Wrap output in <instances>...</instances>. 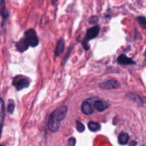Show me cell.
I'll list each match as a JSON object with an SVG mask.
<instances>
[{
	"label": "cell",
	"instance_id": "cell-1",
	"mask_svg": "<svg viewBox=\"0 0 146 146\" xmlns=\"http://www.w3.org/2000/svg\"><path fill=\"white\" fill-rule=\"evenodd\" d=\"M67 111H68L67 106L63 105L59 108L54 110L50 115L48 124V127L50 131L52 133H56L59 130L60 126H61V122L65 118Z\"/></svg>",
	"mask_w": 146,
	"mask_h": 146
},
{
	"label": "cell",
	"instance_id": "cell-2",
	"mask_svg": "<svg viewBox=\"0 0 146 146\" xmlns=\"http://www.w3.org/2000/svg\"><path fill=\"white\" fill-rule=\"evenodd\" d=\"M100 31V27L98 25H95L92 28H90L87 30L86 37L82 42L83 47L86 50H88L89 49V45H88V41L91 40L96 38L98 35V33Z\"/></svg>",
	"mask_w": 146,
	"mask_h": 146
},
{
	"label": "cell",
	"instance_id": "cell-3",
	"mask_svg": "<svg viewBox=\"0 0 146 146\" xmlns=\"http://www.w3.org/2000/svg\"><path fill=\"white\" fill-rule=\"evenodd\" d=\"M24 39L28 43V44L31 47H36L39 43L38 37L36 35V31L34 29H29L27 30L24 33Z\"/></svg>",
	"mask_w": 146,
	"mask_h": 146
},
{
	"label": "cell",
	"instance_id": "cell-4",
	"mask_svg": "<svg viewBox=\"0 0 146 146\" xmlns=\"http://www.w3.org/2000/svg\"><path fill=\"white\" fill-rule=\"evenodd\" d=\"M12 84L17 90H21L29 86V80L27 77L18 75L14 77L12 81Z\"/></svg>",
	"mask_w": 146,
	"mask_h": 146
},
{
	"label": "cell",
	"instance_id": "cell-5",
	"mask_svg": "<svg viewBox=\"0 0 146 146\" xmlns=\"http://www.w3.org/2000/svg\"><path fill=\"white\" fill-rule=\"evenodd\" d=\"M94 108L92 104V99H88L83 102L81 104V111L85 115H91L94 113Z\"/></svg>",
	"mask_w": 146,
	"mask_h": 146
},
{
	"label": "cell",
	"instance_id": "cell-6",
	"mask_svg": "<svg viewBox=\"0 0 146 146\" xmlns=\"http://www.w3.org/2000/svg\"><path fill=\"white\" fill-rule=\"evenodd\" d=\"M120 87V83L117 80H109L100 84V87L104 90H111V89H117Z\"/></svg>",
	"mask_w": 146,
	"mask_h": 146
},
{
	"label": "cell",
	"instance_id": "cell-7",
	"mask_svg": "<svg viewBox=\"0 0 146 146\" xmlns=\"http://www.w3.org/2000/svg\"><path fill=\"white\" fill-rule=\"evenodd\" d=\"M0 7H1V16L2 18V21H1V26L4 27V24L7 19L9 17V12L7 10L6 8V4L5 0H1L0 1Z\"/></svg>",
	"mask_w": 146,
	"mask_h": 146
},
{
	"label": "cell",
	"instance_id": "cell-8",
	"mask_svg": "<svg viewBox=\"0 0 146 146\" xmlns=\"http://www.w3.org/2000/svg\"><path fill=\"white\" fill-rule=\"evenodd\" d=\"M108 106H109L108 103L105 101H103V100H96L94 103V108L98 112L104 111L108 108Z\"/></svg>",
	"mask_w": 146,
	"mask_h": 146
},
{
	"label": "cell",
	"instance_id": "cell-9",
	"mask_svg": "<svg viewBox=\"0 0 146 146\" xmlns=\"http://www.w3.org/2000/svg\"><path fill=\"white\" fill-rule=\"evenodd\" d=\"M118 62L122 65H128V64H135V62L131 58L127 57L125 54H122L118 57Z\"/></svg>",
	"mask_w": 146,
	"mask_h": 146
},
{
	"label": "cell",
	"instance_id": "cell-10",
	"mask_svg": "<svg viewBox=\"0 0 146 146\" xmlns=\"http://www.w3.org/2000/svg\"><path fill=\"white\" fill-rule=\"evenodd\" d=\"M64 47H65V42L63 38H61L58 42H57L56 47L55 49V56L56 57H58L61 54H63L64 50Z\"/></svg>",
	"mask_w": 146,
	"mask_h": 146
},
{
	"label": "cell",
	"instance_id": "cell-11",
	"mask_svg": "<svg viewBox=\"0 0 146 146\" xmlns=\"http://www.w3.org/2000/svg\"><path fill=\"white\" fill-rule=\"evenodd\" d=\"M29 47V45L28 43L27 42L24 38H22L16 44V47H17V50L20 52H25L28 49Z\"/></svg>",
	"mask_w": 146,
	"mask_h": 146
},
{
	"label": "cell",
	"instance_id": "cell-12",
	"mask_svg": "<svg viewBox=\"0 0 146 146\" xmlns=\"http://www.w3.org/2000/svg\"><path fill=\"white\" fill-rule=\"evenodd\" d=\"M129 140V135L128 133H122L118 136V142L121 145H125Z\"/></svg>",
	"mask_w": 146,
	"mask_h": 146
},
{
	"label": "cell",
	"instance_id": "cell-13",
	"mask_svg": "<svg viewBox=\"0 0 146 146\" xmlns=\"http://www.w3.org/2000/svg\"><path fill=\"white\" fill-rule=\"evenodd\" d=\"M88 127L91 131L92 132H96L101 129V125L98 123L94 121H91L88 123Z\"/></svg>",
	"mask_w": 146,
	"mask_h": 146
},
{
	"label": "cell",
	"instance_id": "cell-14",
	"mask_svg": "<svg viewBox=\"0 0 146 146\" xmlns=\"http://www.w3.org/2000/svg\"><path fill=\"white\" fill-rule=\"evenodd\" d=\"M137 21H138L140 25L144 29H146V17L144 16H139L137 17Z\"/></svg>",
	"mask_w": 146,
	"mask_h": 146
},
{
	"label": "cell",
	"instance_id": "cell-15",
	"mask_svg": "<svg viewBox=\"0 0 146 146\" xmlns=\"http://www.w3.org/2000/svg\"><path fill=\"white\" fill-rule=\"evenodd\" d=\"M14 108H15V104H14V102L13 101H10L9 102L8 106H7V111H8V113H10V114H12L14 113Z\"/></svg>",
	"mask_w": 146,
	"mask_h": 146
},
{
	"label": "cell",
	"instance_id": "cell-16",
	"mask_svg": "<svg viewBox=\"0 0 146 146\" xmlns=\"http://www.w3.org/2000/svg\"><path fill=\"white\" fill-rule=\"evenodd\" d=\"M76 129L80 133H83L85 130V126L81 122L77 120L76 121Z\"/></svg>",
	"mask_w": 146,
	"mask_h": 146
},
{
	"label": "cell",
	"instance_id": "cell-17",
	"mask_svg": "<svg viewBox=\"0 0 146 146\" xmlns=\"http://www.w3.org/2000/svg\"><path fill=\"white\" fill-rule=\"evenodd\" d=\"M4 117V101L1 99V123H3Z\"/></svg>",
	"mask_w": 146,
	"mask_h": 146
},
{
	"label": "cell",
	"instance_id": "cell-18",
	"mask_svg": "<svg viewBox=\"0 0 146 146\" xmlns=\"http://www.w3.org/2000/svg\"><path fill=\"white\" fill-rule=\"evenodd\" d=\"M76 138L74 137H70L68 140V146H75L76 145Z\"/></svg>",
	"mask_w": 146,
	"mask_h": 146
},
{
	"label": "cell",
	"instance_id": "cell-19",
	"mask_svg": "<svg viewBox=\"0 0 146 146\" xmlns=\"http://www.w3.org/2000/svg\"><path fill=\"white\" fill-rule=\"evenodd\" d=\"M51 4H52L53 6H56L57 4H58V0H51Z\"/></svg>",
	"mask_w": 146,
	"mask_h": 146
},
{
	"label": "cell",
	"instance_id": "cell-20",
	"mask_svg": "<svg viewBox=\"0 0 146 146\" xmlns=\"http://www.w3.org/2000/svg\"><path fill=\"white\" fill-rule=\"evenodd\" d=\"M137 145V143L135 141H132L131 143V144H130L129 146H135Z\"/></svg>",
	"mask_w": 146,
	"mask_h": 146
},
{
	"label": "cell",
	"instance_id": "cell-21",
	"mask_svg": "<svg viewBox=\"0 0 146 146\" xmlns=\"http://www.w3.org/2000/svg\"><path fill=\"white\" fill-rule=\"evenodd\" d=\"M145 61H146V49H145Z\"/></svg>",
	"mask_w": 146,
	"mask_h": 146
},
{
	"label": "cell",
	"instance_id": "cell-22",
	"mask_svg": "<svg viewBox=\"0 0 146 146\" xmlns=\"http://www.w3.org/2000/svg\"><path fill=\"white\" fill-rule=\"evenodd\" d=\"M1 146H4V145H1Z\"/></svg>",
	"mask_w": 146,
	"mask_h": 146
},
{
	"label": "cell",
	"instance_id": "cell-23",
	"mask_svg": "<svg viewBox=\"0 0 146 146\" xmlns=\"http://www.w3.org/2000/svg\"><path fill=\"white\" fill-rule=\"evenodd\" d=\"M143 146H146V145H143Z\"/></svg>",
	"mask_w": 146,
	"mask_h": 146
}]
</instances>
